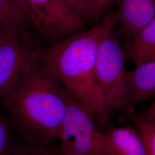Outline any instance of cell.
Here are the masks:
<instances>
[{"mask_svg": "<svg viewBox=\"0 0 155 155\" xmlns=\"http://www.w3.org/2000/svg\"><path fill=\"white\" fill-rule=\"evenodd\" d=\"M0 23L22 29L32 24L16 0H0Z\"/></svg>", "mask_w": 155, "mask_h": 155, "instance_id": "obj_12", "label": "cell"}, {"mask_svg": "<svg viewBox=\"0 0 155 155\" xmlns=\"http://www.w3.org/2000/svg\"><path fill=\"white\" fill-rule=\"evenodd\" d=\"M78 155V154H68V155Z\"/></svg>", "mask_w": 155, "mask_h": 155, "instance_id": "obj_19", "label": "cell"}, {"mask_svg": "<svg viewBox=\"0 0 155 155\" xmlns=\"http://www.w3.org/2000/svg\"></svg>", "mask_w": 155, "mask_h": 155, "instance_id": "obj_20", "label": "cell"}, {"mask_svg": "<svg viewBox=\"0 0 155 155\" xmlns=\"http://www.w3.org/2000/svg\"><path fill=\"white\" fill-rule=\"evenodd\" d=\"M32 25L51 45L82 32L85 22L64 0H24Z\"/></svg>", "mask_w": 155, "mask_h": 155, "instance_id": "obj_5", "label": "cell"}, {"mask_svg": "<svg viewBox=\"0 0 155 155\" xmlns=\"http://www.w3.org/2000/svg\"><path fill=\"white\" fill-rule=\"evenodd\" d=\"M134 127L142 137L147 155H155V122L142 113L133 118Z\"/></svg>", "mask_w": 155, "mask_h": 155, "instance_id": "obj_13", "label": "cell"}, {"mask_svg": "<svg viewBox=\"0 0 155 155\" xmlns=\"http://www.w3.org/2000/svg\"><path fill=\"white\" fill-rule=\"evenodd\" d=\"M155 97V61H145L127 71L123 110L132 112L139 104Z\"/></svg>", "mask_w": 155, "mask_h": 155, "instance_id": "obj_8", "label": "cell"}, {"mask_svg": "<svg viewBox=\"0 0 155 155\" xmlns=\"http://www.w3.org/2000/svg\"><path fill=\"white\" fill-rule=\"evenodd\" d=\"M71 94L40 62L2 102L20 132L57 139Z\"/></svg>", "mask_w": 155, "mask_h": 155, "instance_id": "obj_2", "label": "cell"}, {"mask_svg": "<svg viewBox=\"0 0 155 155\" xmlns=\"http://www.w3.org/2000/svg\"><path fill=\"white\" fill-rule=\"evenodd\" d=\"M123 46L127 60L135 66L155 61V17L133 38L126 39Z\"/></svg>", "mask_w": 155, "mask_h": 155, "instance_id": "obj_10", "label": "cell"}, {"mask_svg": "<svg viewBox=\"0 0 155 155\" xmlns=\"http://www.w3.org/2000/svg\"><path fill=\"white\" fill-rule=\"evenodd\" d=\"M22 29L10 28L0 42V102L2 104L24 74L40 62V48H33Z\"/></svg>", "mask_w": 155, "mask_h": 155, "instance_id": "obj_6", "label": "cell"}, {"mask_svg": "<svg viewBox=\"0 0 155 155\" xmlns=\"http://www.w3.org/2000/svg\"><path fill=\"white\" fill-rule=\"evenodd\" d=\"M93 5L94 18L98 19L102 16L112 6L116 4L117 0H92Z\"/></svg>", "mask_w": 155, "mask_h": 155, "instance_id": "obj_16", "label": "cell"}, {"mask_svg": "<svg viewBox=\"0 0 155 155\" xmlns=\"http://www.w3.org/2000/svg\"><path fill=\"white\" fill-rule=\"evenodd\" d=\"M153 99L150 105L141 113L155 122V97Z\"/></svg>", "mask_w": 155, "mask_h": 155, "instance_id": "obj_17", "label": "cell"}, {"mask_svg": "<svg viewBox=\"0 0 155 155\" xmlns=\"http://www.w3.org/2000/svg\"><path fill=\"white\" fill-rule=\"evenodd\" d=\"M64 1L71 11L84 22L93 19L92 0H64Z\"/></svg>", "mask_w": 155, "mask_h": 155, "instance_id": "obj_14", "label": "cell"}, {"mask_svg": "<svg viewBox=\"0 0 155 155\" xmlns=\"http://www.w3.org/2000/svg\"><path fill=\"white\" fill-rule=\"evenodd\" d=\"M12 28L9 27H7L5 25L0 23V42L1 41V40L4 38V36L5 35L6 33L8 32V31Z\"/></svg>", "mask_w": 155, "mask_h": 155, "instance_id": "obj_18", "label": "cell"}, {"mask_svg": "<svg viewBox=\"0 0 155 155\" xmlns=\"http://www.w3.org/2000/svg\"><path fill=\"white\" fill-rule=\"evenodd\" d=\"M115 11L119 32L133 38L155 17V0H117Z\"/></svg>", "mask_w": 155, "mask_h": 155, "instance_id": "obj_7", "label": "cell"}, {"mask_svg": "<svg viewBox=\"0 0 155 155\" xmlns=\"http://www.w3.org/2000/svg\"><path fill=\"white\" fill-rule=\"evenodd\" d=\"M104 133L113 155H147L144 141L135 127H111Z\"/></svg>", "mask_w": 155, "mask_h": 155, "instance_id": "obj_9", "label": "cell"}, {"mask_svg": "<svg viewBox=\"0 0 155 155\" xmlns=\"http://www.w3.org/2000/svg\"><path fill=\"white\" fill-rule=\"evenodd\" d=\"M117 24L115 11L97 25L47 48H40L41 63L72 96L100 121L109 115L95 78L97 52L100 41Z\"/></svg>", "mask_w": 155, "mask_h": 155, "instance_id": "obj_1", "label": "cell"}, {"mask_svg": "<svg viewBox=\"0 0 155 155\" xmlns=\"http://www.w3.org/2000/svg\"><path fill=\"white\" fill-rule=\"evenodd\" d=\"M13 124L11 119L0 116V155H7L11 146Z\"/></svg>", "mask_w": 155, "mask_h": 155, "instance_id": "obj_15", "label": "cell"}, {"mask_svg": "<svg viewBox=\"0 0 155 155\" xmlns=\"http://www.w3.org/2000/svg\"><path fill=\"white\" fill-rule=\"evenodd\" d=\"M118 33L113 29L101 40L96 56L95 81L108 115L123 109L126 95L127 58Z\"/></svg>", "mask_w": 155, "mask_h": 155, "instance_id": "obj_3", "label": "cell"}, {"mask_svg": "<svg viewBox=\"0 0 155 155\" xmlns=\"http://www.w3.org/2000/svg\"><path fill=\"white\" fill-rule=\"evenodd\" d=\"M22 134L25 139L21 143L15 144L12 143L7 155H61L60 151L55 150L50 144V141L53 140Z\"/></svg>", "mask_w": 155, "mask_h": 155, "instance_id": "obj_11", "label": "cell"}, {"mask_svg": "<svg viewBox=\"0 0 155 155\" xmlns=\"http://www.w3.org/2000/svg\"><path fill=\"white\" fill-rule=\"evenodd\" d=\"M95 117L71 94L57 140L61 155H113Z\"/></svg>", "mask_w": 155, "mask_h": 155, "instance_id": "obj_4", "label": "cell"}]
</instances>
